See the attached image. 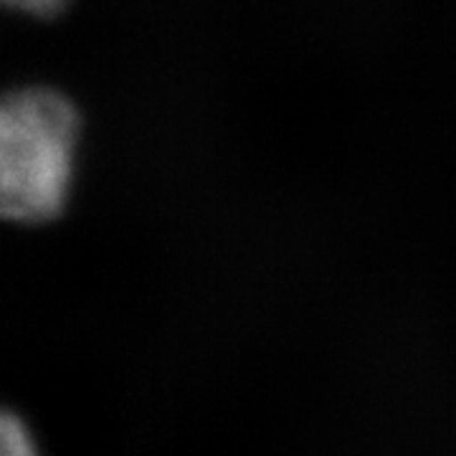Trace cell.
<instances>
[{
    "label": "cell",
    "mask_w": 456,
    "mask_h": 456,
    "mask_svg": "<svg viewBox=\"0 0 456 456\" xmlns=\"http://www.w3.org/2000/svg\"><path fill=\"white\" fill-rule=\"evenodd\" d=\"M79 117L59 92L23 89L0 110V211L41 224L64 208Z\"/></svg>",
    "instance_id": "6da1fadb"
},
{
    "label": "cell",
    "mask_w": 456,
    "mask_h": 456,
    "mask_svg": "<svg viewBox=\"0 0 456 456\" xmlns=\"http://www.w3.org/2000/svg\"><path fill=\"white\" fill-rule=\"evenodd\" d=\"M69 0H5V5L23 11V13H33V16H53L64 8Z\"/></svg>",
    "instance_id": "3957f363"
},
{
    "label": "cell",
    "mask_w": 456,
    "mask_h": 456,
    "mask_svg": "<svg viewBox=\"0 0 456 456\" xmlns=\"http://www.w3.org/2000/svg\"><path fill=\"white\" fill-rule=\"evenodd\" d=\"M0 456H38L28 426L13 413H5L0 424Z\"/></svg>",
    "instance_id": "7a4b0ae2"
}]
</instances>
